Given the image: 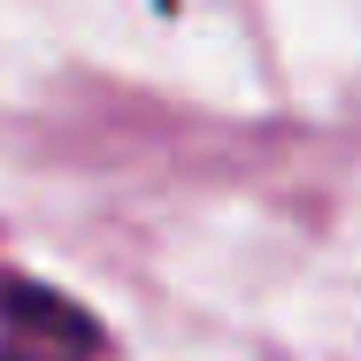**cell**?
<instances>
[{"mask_svg": "<svg viewBox=\"0 0 361 361\" xmlns=\"http://www.w3.org/2000/svg\"><path fill=\"white\" fill-rule=\"evenodd\" d=\"M92 354H100V331L70 300L0 277V361H92Z\"/></svg>", "mask_w": 361, "mask_h": 361, "instance_id": "1", "label": "cell"}]
</instances>
